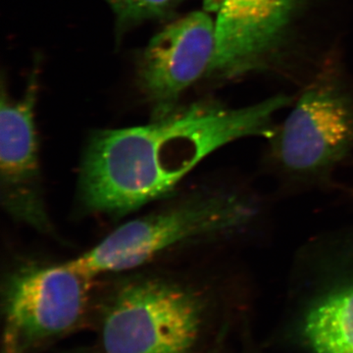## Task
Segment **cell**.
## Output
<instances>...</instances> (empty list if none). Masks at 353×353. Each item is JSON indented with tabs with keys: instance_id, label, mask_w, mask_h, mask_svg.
<instances>
[{
	"instance_id": "6da1fadb",
	"label": "cell",
	"mask_w": 353,
	"mask_h": 353,
	"mask_svg": "<svg viewBox=\"0 0 353 353\" xmlns=\"http://www.w3.org/2000/svg\"><path fill=\"white\" fill-rule=\"evenodd\" d=\"M276 97L243 109L196 103L150 124L92 134L81 165V201L92 212L122 216L166 196L203 161L241 139H268Z\"/></svg>"
},
{
	"instance_id": "7a4b0ae2",
	"label": "cell",
	"mask_w": 353,
	"mask_h": 353,
	"mask_svg": "<svg viewBox=\"0 0 353 353\" xmlns=\"http://www.w3.org/2000/svg\"><path fill=\"white\" fill-rule=\"evenodd\" d=\"M270 201L245 176L199 190L176 205L130 221L70 260L97 277L137 268L183 243H250L266 232Z\"/></svg>"
},
{
	"instance_id": "3957f363",
	"label": "cell",
	"mask_w": 353,
	"mask_h": 353,
	"mask_svg": "<svg viewBox=\"0 0 353 353\" xmlns=\"http://www.w3.org/2000/svg\"><path fill=\"white\" fill-rule=\"evenodd\" d=\"M353 159V99L338 87L308 88L260 158L281 196L340 189L338 172Z\"/></svg>"
},
{
	"instance_id": "277c9868",
	"label": "cell",
	"mask_w": 353,
	"mask_h": 353,
	"mask_svg": "<svg viewBox=\"0 0 353 353\" xmlns=\"http://www.w3.org/2000/svg\"><path fill=\"white\" fill-rule=\"evenodd\" d=\"M296 325L311 353H353V224L306 240L289 272Z\"/></svg>"
},
{
	"instance_id": "5b68a950",
	"label": "cell",
	"mask_w": 353,
	"mask_h": 353,
	"mask_svg": "<svg viewBox=\"0 0 353 353\" xmlns=\"http://www.w3.org/2000/svg\"><path fill=\"white\" fill-rule=\"evenodd\" d=\"M205 294L160 279L123 285L102 324L105 353H190L201 334Z\"/></svg>"
},
{
	"instance_id": "8992f818",
	"label": "cell",
	"mask_w": 353,
	"mask_h": 353,
	"mask_svg": "<svg viewBox=\"0 0 353 353\" xmlns=\"http://www.w3.org/2000/svg\"><path fill=\"white\" fill-rule=\"evenodd\" d=\"M94 277L71 266L28 264L4 284V353H29L73 328L85 313Z\"/></svg>"
},
{
	"instance_id": "52a82bcc",
	"label": "cell",
	"mask_w": 353,
	"mask_h": 353,
	"mask_svg": "<svg viewBox=\"0 0 353 353\" xmlns=\"http://www.w3.org/2000/svg\"><path fill=\"white\" fill-rule=\"evenodd\" d=\"M215 50V21L194 11L155 34L141 53L138 81L152 108V119L179 108L185 90L208 72Z\"/></svg>"
},
{
	"instance_id": "ba28073f",
	"label": "cell",
	"mask_w": 353,
	"mask_h": 353,
	"mask_svg": "<svg viewBox=\"0 0 353 353\" xmlns=\"http://www.w3.org/2000/svg\"><path fill=\"white\" fill-rule=\"evenodd\" d=\"M36 94L34 81L20 101H11L2 92L0 192L2 205L11 217L41 233H50L34 124Z\"/></svg>"
},
{
	"instance_id": "9c48e42d",
	"label": "cell",
	"mask_w": 353,
	"mask_h": 353,
	"mask_svg": "<svg viewBox=\"0 0 353 353\" xmlns=\"http://www.w3.org/2000/svg\"><path fill=\"white\" fill-rule=\"evenodd\" d=\"M292 0H225L215 20L209 74L231 76L253 63L282 34Z\"/></svg>"
},
{
	"instance_id": "30bf717a",
	"label": "cell",
	"mask_w": 353,
	"mask_h": 353,
	"mask_svg": "<svg viewBox=\"0 0 353 353\" xmlns=\"http://www.w3.org/2000/svg\"><path fill=\"white\" fill-rule=\"evenodd\" d=\"M122 29L168 14L176 0H105Z\"/></svg>"
},
{
	"instance_id": "8fae6325",
	"label": "cell",
	"mask_w": 353,
	"mask_h": 353,
	"mask_svg": "<svg viewBox=\"0 0 353 353\" xmlns=\"http://www.w3.org/2000/svg\"><path fill=\"white\" fill-rule=\"evenodd\" d=\"M225 0H203L204 10L208 13L217 12Z\"/></svg>"
},
{
	"instance_id": "7c38bea8",
	"label": "cell",
	"mask_w": 353,
	"mask_h": 353,
	"mask_svg": "<svg viewBox=\"0 0 353 353\" xmlns=\"http://www.w3.org/2000/svg\"><path fill=\"white\" fill-rule=\"evenodd\" d=\"M341 192H343V194H345L348 197V199H352L353 201V187H345V185H341L340 188Z\"/></svg>"
}]
</instances>
